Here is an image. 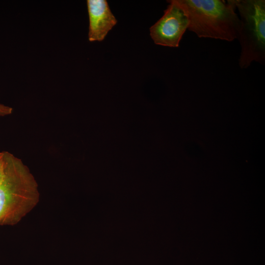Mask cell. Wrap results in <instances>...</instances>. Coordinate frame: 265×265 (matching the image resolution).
<instances>
[{
	"instance_id": "cell-1",
	"label": "cell",
	"mask_w": 265,
	"mask_h": 265,
	"mask_svg": "<svg viewBox=\"0 0 265 265\" xmlns=\"http://www.w3.org/2000/svg\"><path fill=\"white\" fill-rule=\"evenodd\" d=\"M0 176V225H14L37 205L38 185L21 159L4 152Z\"/></svg>"
},
{
	"instance_id": "cell-2",
	"label": "cell",
	"mask_w": 265,
	"mask_h": 265,
	"mask_svg": "<svg viewBox=\"0 0 265 265\" xmlns=\"http://www.w3.org/2000/svg\"><path fill=\"white\" fill-rule=\"evenodd\" d=\"M188 21L187 29L199 38L227 41L238 38L240 20L235 0H173Z\"/></svg>"
},
{
	"instance_id": "cell-3",
	"label": "cell",
	"mask_w": 265,
	"mask_h": 265,
	"mask_svg": "<svg viewBox=\"0 0 265 265\" xmlns=\"http://www.w3.org/2000/svg\"><path fill=\"white\" fill-rule=\"evenodd\" d=\"M239 14L238 39L241 46L238 60L242 69L253 61H265V0H235Z\"/></svg>"
},
{
	"instance_id": "cell-4",
	"label": "cell",
	"mask_w": 265,
	"mask_h": 265,
	"mask_svg": "<svg viewBox=\"0 0 265 265\" xmlns=\"http://www.w3.org/2000/svg\"><path fill=\"white\" fill-rule=\"evenodd\" d=\"M167 1L169 4L163 16L150 27V35L157 45L176 48L188 28V21L173 0Z\"/></svg>"
},
{
	"instance_id": "cell-5",
	"label": "cell",
	"mask_w": 265,
	"mask_h": 265,
	"mask_svg": "<svg viewBox=\"0 0 265 265\" xmlns=\"http://www.w3.org/2000/svg\"><path fill=\"white\" fill-rule=\"evenodd\" d=\"M89 17L88 40L102 41L117 24L106 0H87Z\"/></svg>"
},
{
	"instance_id": "cell-6",
	"label": "cell",
	"mask_w": 265,
	"mask_h": 265,
	"mask_svg": "<svg viewBox=\"0 0 265 265\" xmlns=\"http://www.w3.org/2000/svg\"><path fill=\"white\" fill-rule=\"evenodd\" d=\"M12 107L0 104V116H5L12 113Z\"/></svg>"
},
{
	"instance_id": "cell-7",
	"label": "cell",
	"mask_w": 265,
	"mask_h": 265,
	"mask_svg": "<svg viewBox=\"0 0 265 265\" xmlns=\"http://www.w3.org/2000/svg\"><path fill=\"white\" fill-rule=\"evenodd\" d=\"M4 164V152H0V176L3 170Z\"/></svg>"
}]
</instances>
